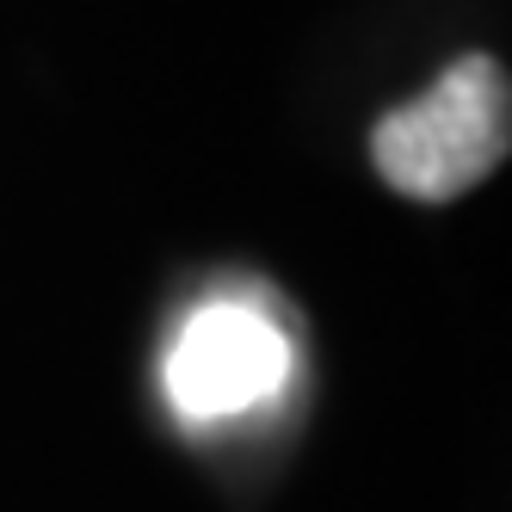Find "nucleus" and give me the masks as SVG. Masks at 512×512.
Segmentation results:
<instances>
[{
    "label": "nucleus",
    "instance_id": "nucleus-2",
    "mask_svg": "<svg viewBox=\"0 0 512 512\" xmlns=\"http://www.w3.org/2000/svg\"><path fill=\"white\" fill-rule=\"evenodd\" d=\"M290 377V340L247 303L198 309L167 352V395L186 420H229L272 401Z\"/></svg>",
    "mask_w": 512,
    "mask_h": 512
},
{
    "label": "nucleus",
    "instance_id": "nucleus-1",
    "mask_svg": "<svg viewBox=\"0 0 512 512\" xmlns=\"http://www.w3.org/2000/svg\"><path fill=\"white\" fill-rule=\"evenodd\" d=\"M512 142V93L494 56H463L420 99L377 118L371 161L401 198L451 204L506 161Z\"/></svg>",
    "mask_w": 512,
    "mask_h": 512
}]
</instances>
